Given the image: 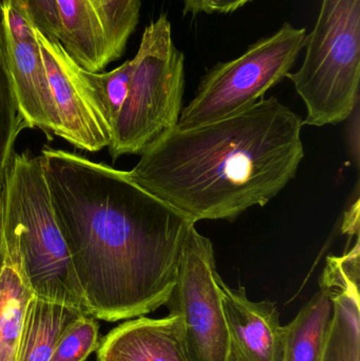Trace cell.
Listing matches in <instances>:
<instances>
[{"mask_svg":"<svg viewBox=\"0 0 360 361\" xmlns=\"http://www.w3.org/2000/svg\"><path fill=\"white\" fill-rule=\"evenodd\" d=\"M252 0H213V11L217 13H232Z\"/></svg>","mask_w":360,"mask_h":361,"instance_id":"cb8c5ba5","label":"cell"},{"mask_svg":"<svg viewBox=\"0 0 360 361\" xmlns=\"http://www.w3.org/2000/svg\"><path fill=\"white\" fill-rule=\"evenodd\" d=\"M85 315L89 314L80 307L34 296L23 318L16 361H50L66 330Z\"/></svg>","mask_w":360,"mask_h":361,"instance_id":"5bb4252c","label":"cell"},{"mask_svg":"<svg viewBox=\"0 0 360 361\" xmlns=\"http://www.w3.org/2000/svg\"><path fill=\"white\" fill-rule=\"evenodd\" d=\"M34 27L48 39H61V25L56 0H18Z\"/></svg>","mask_w":360,"mask_h":361,"instance_id":"ffe728a7","label":"cell"},{"mask_svg":"<svg viewBox=\"0 0 360 361\" xmlns=\"http://www.w3.org/2000/svg\"><path fill=\"white\" fill-rule=\"evenodd\" d=\"M59 44L77 65L99 72L118 61L137 29L141 0H56Z\"/></svg>","mask_w":360,"mask_h":361,"instance_id":"ba28073f","label":"cell"},{"mask_svg":"<svg viewBox=\"0 0 360 361\" xmlns=\"http://www.w3.org/2000/svg\"><path fill=\"white\" fill-rule=\"evenodd\" d=\"M133 68V59L125 61L112 71L103 73L88 71L82 68V76L111 133H113L114 125L126 101Z\"/></svg>","mask_w":360,"mask_h":361,"instance_id":"ac0fdd59","label":"cell"},{"mask_svg":"<svg viewBox=\"0 0 360 361\" xmlns=\"http://www.w3.org/2000/svg\"><path fill=\"white\" fill-rule=\"evenodd\" d=\"M183 14H192V16L196 17L200 13H206V14H213V0H183Z\"/></svg>","mask_w":360,"mask_h":361,"instance_id":"7402d4cb","label":"cell"},{"mask_svg":"<svg viewBox=\"0 0 360 361\" xmlns=\"http://www.w3.org/2000/svg\"><path fill=\"white\" fill-rule=\"evenodd\" d=\"M0 214L4 258L20 269L34 295L86 311L40 157L14 152L0 193Z\"/></svg>","mask_w":360,"mask_h":361,"instance_id":"3957f363","label":"cell"},{"mask_svg":"<svg viewBox=\"0 0 360 361\" xmlns=\"http://www.w3.org/2000/svg\"><path fill=\"white\" fill-rule=\"evenodd\" d=\"M36 38L58 118L57 137L85 152L108 147L111 129L91 94L82 67L58 42L48 39L37 30Z\"/></svg>","mask_w":360,"mask_h":361,"instance_id":"9c48e42d","label":"cell"},{"mask_svg":"<svg viewBox=\"0 0 360 361\" xmlns=\"http://www.w3.org/2000/svg\"><path fill=\"white\" fill-rule=\"evenodd\" d=\"M99 345V324L85 315L74 322L59 339L50 361H85Z\"/></svg>","mask_w":360,"mask_h":361,"instance_id":"d6986e66","label":"cell"},{"mask_svg":"<svg viewBox=\"0 0 360 361\" xmlns=\"http://www.w3.org/2000/svg\"><path fill=\"white\" fill-rule=\"evenodd\" d=\"M302 118L276 97L237 116L161 135L128 171L151 195L198 222L263 207L304 157Z\"/></svg>","mask_w":360,"mask_h":361,"instance_id":"7a4b0ae2","label":"cell"},{"mask_svg":"<svg viewBox=\"0 0 360 361\" xmlns=\"http://www.w3.org/2000/svg\"><path fill=\"white\" fill-rule=\"evenodd\" d=\"M230 337V361H283V326L273 301H253L243 286L218 278Z\"/></svg>","mask_w":360,"mask_h":361,"instance_id":"8fae6325","label":"cell"},{"mask_svg":"<svg viewBox=\"0 0 360 361\" xmlns=\"http://www.w3.org/2000/svg\"><path fill=\"white\" fill-rule=\"evenodd\" d=\"M97 361H190L179 316L124 322L103 339Z\"/></svg>","mask_w":360,"mask_h":361,"instance_id":"7c38bea8","label":"cell"},{"mask_svg":"<svg viewBox=\"0 0 360 361\" xmlns=\"http://www.w3.org/2000/svg\"><path fill=\"white\" fill-rule=\"evenodd\" d=\"M8 63L19 111L27 128L58 133V118L37 38L16 42L8 37Z\"/></svg>","mask_w":360,"mask_h":361,"instance_id":"4fadbf2b","label":"cell"},{"mask_svg":"<svg viewBox=\"0 0 360 361\" xmlns=\"http://www.w3.org/2000/svg\"><path fill=\"white\" fill-rule=\"evenodd\" d=\"M132 59L128 94L108 146L113 161L125 154H141L177 127L183 109L185 57L173 42L167 15L145 27Z\"/></svg>","mask_w":360,"mask_h":361,"instance_id":"5b68a950","label":"cell"},{"mask_svg":"<svg viewBox=\"0 0 360 361\" xmlns=\"http://www.w3.org/2000/svg\"><path fill=\"white\" fill-rule=\"evenodd\" d=\"M304 49L302 67L287 75L306 105L302 124L348 120L359 104L360 0H323Z\"/></svg>","mask_w":360,"mask_h":361,"instance_id":"277c9868","label":"cell"},{"mask_svg":"<svg viewBox=\"0 0 360 361\" xmlns=\"http://www.w3.org/2000/svg\"><path fill=\"white\" fill-rule=\"evenodd\" d=\"M306 30L285 23L254 42L240 56L218 63L205 73L177 127L192 129L237 116L255 105L287 78L306 42Z\"/></svg>","mask_w":360,"mask_h":361,"instance_id":"8992f818","label":"cell"},{"mask_svg":"<svg viewBox=\"0 0 360 361\" xmlns=\"http://www.w3.org/2000/svg\"><path fill=\"white\" fill-rule=\"evenodd\" d=\"M39 157L87 313L114 322L166 305L196 222L128 171L48 146Z\"/></svg>","mask_w":360,"mask_h":361,"instance_id":"6da1fadb","label":"cell"},{"mask_svg":"<svg viewBox=\"0 0 360 361\" xmlns=\"http://www.w3.org/2000/svg\"><path fill=\"white\" fill-rule=\"evenodd\" d=\"M332 310L329 294L325 288H319L297 316L283 326V361L321 360Z\"/></svg>","mask_w":360,"mask_h":361,"instance_id":"9a60e30c","label":"cell"},{"mask_svg":"<svg viewBox=\"0 0 360 361\" xmlns=\"http://www.w3.org/2000/svg\"><path fill=\"white\" fill-rule=\"evenodd\" d=\"M219 276L213 243L192 225L184 242L175 286L165 305L169 313L179 316L190 361H230Z\"/></svg>","mask_w":360,"mask_h":361,"instance_id":"52a82bcc","label":"cell"},{"mask_svg":"<svg viewBox=\"0 0 360 361\" xmlns=\"http://www.w3.org/2000/svg\"><path fill=\"white\" fill-rule=\"evenodd\" d=\"M342 233L353 235L359 233V201L357 200L350 212H347Z\"/></svg>","mask_w":360,"mask_h":361,"instance_id":"603a6c76","label":"cell"},{"mask_svg":"<svg viewBox=\"0 0 360 361\" xmlns=\"http://www.w3.org/2000/svg\"><path fill=\"white\" fill-rule=\"evenodd\" d=\"M348 142L356 164L359 162V104L348 118Z\"/></svg>","mask_w":360,"mask_h":361,"instance_id":"44dd1931","label":"cell"},{"mask_svg":"<svg viewBox=\"0 0 360 361\" xmlns=\"http://www.w3.org/2000/svg\"><path fill=\"white\" fill-rule=\"evenodd\" d=\"M25 128L27 125L19 111L8 70V35L0 0V193L15 152V142Z\"/></svg>","mask_w":360,"mask_h":361,"instance_id":"e0dca14e","label":"cell"},{"mask_svg":"<svg viewBox=\"0 0 360 361\" xmlns=\"http://www.w3.org/2000/svg\"><path fill=\"white\" fill-rule=\"evenodd\" d=\"M34 295L20 269L6 259L0 265V361H16L27 305Z\"/></svg>","mask_w":360,"mask_h":361,"instance_id":"2e32d148","label":"cell"},{"mask_svg":"<svg viewBox=\"0 0 360 361\" xmlns=\"http://www.w3.org/2000/svg\"><path fill=\"white\" fill-rule=\"evenodd\" d=\"M360 245L329 256L319 280L332 301V317L319 361H360Z\"/></svg>","mask_w":360,"mask_h":361,"instance_id":"30bf717a","label":"cell"}]
</instances>
